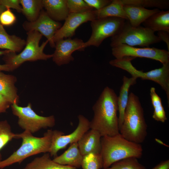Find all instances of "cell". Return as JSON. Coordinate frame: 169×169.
I'll use <instances>...</instances> for the list:
<instances>
[{
	"label": "cell",
	"mask_w": 169,
	"mask_h": 169,
	"mask_svg": "<svg viewBox=\"0 0 169 169\" xmlns=\"http://www.w3.org/2000/svg\"><path fill=\"white\" fill-rule=\"evenodd\" d=\"M84 42L80 39L68 38L59 40L55 43V50L53 61L58 66L69 64L74 61L72 54L76 51L84 50Z\"/></svg>",
	"instance_id": "4fadbf2b"
},
{
	"label": "cell",
	"mask_w": 169,
	"mask_h": 169,
	"mask_svg": "<svg viewBox=\"0 0 169 169\" xmlns=\"http://www.w3.org/2000/svg\"><path fill=\"white\" fill-rule=\"evenodd\" d=\"M121 0H113L107 6L98 10H95L96 19L116 17L127 20Z\"/></svg>",
	"instance_id": "cb8c5ba5"
},
{
	"label": "cell",
	"mask_w": 169,
	"mask_h": 169,
	"mask_svg": "<svg viewBox=\"0 0 169 169\" xmlns=\"http://www.w3.org/2000/svg\"><path fill=\"white\" fill-rule=\"evenodd\" d=\"M135 58L125 57L115 59L109 62L110 65L125 70L131 74L132 77L137 79L153 81L160 85L165 92L169 105V63L163 65L159 68L146 72L137 69L132 64L131 61Z\"/></svg>",
	"instance_id": "52a82bcc"
},
{
	"label": "cell",
	"mask_w": 169,
	"mask_h": 169,
	"mask_svg": "<svg viewBox=\"0 0 169 169\" xmlns=\"http://www.w3.org/2000/svg\"><path fill=\"white\" fill-rule=\"evenodd\" d=\"M22 25L23 29L27 32L35 31L44 36L52 48L55 46V43L53 40L54 36L62 26L60 23L53 20L43 9L36 21L32 22L25 21Z\"/></svg>",
	"instance_id": "7c38bea8"
},
{
	"label": "cell",
	"mask_w": 169,
	"mask_h": 169,
	"mask_svg": "<svg viewBox=\"0 0 169 169\" xmlns=\"http://www.w3.org/2000/svg\"><path fill=\"white\" fill-rule=\"evenodd\" d=\"M69 13H82L93 10L83 0H67Z\"/></svg>",
	"instance_id": "4dcf8cb0"
},
{
	"label": "cell",
	"mask_w": 169,
	"mask_h": 169,
	"mask_svg": "<svg viewBox=\"0 0 169 169\" xmlns=\"http://www.w3.org/2000/svg\"><path fill=\"white\" fill-rule=\"evenodd\" d=\"M52 134V130H48L42 137L35 136L27 131L16 134V139L22 140L21 145L7 158L0 161V169L15 163L21 164L26 159L32 156L49 153Z\"/></svg>",
	"instance_id": "277c9868"
},
{
	"label": "cell",
	"mask_w": 169,
	"mask_h": 169,
	"mask_svg": "<svg viewBox=\"0 0 169 169\" xmlns=\"http://www.w3.org/2000/svg\"><path fill=\"white\" fill-rule=\"evenodd\" d=\"M157 35L161 41H163L166 43L169 52V33L163 31H159L158 32Z\"/></svg>",
	"instance_id": "d590c367"
},
{
	"label": "cell",
	"mask_w": 169,
	"mask_h": 169,
	"mask_svg": "<svg viewBox=\"0 0 169 169\" xmlns=\"http://www.w3.org/2000/svg\"><path fill=\"white\" fill-rule=\"evenodd\" d=\"M150 95L154 109L152 116L153 118L157 121L165 122L167 119L166 112L162 104L161 99L156 93L154 87L151 88Z\"/></svg>",
	"instance_id": "484cf974"
},
{
	"label": "cell",
	"mask_w": 169,
	"mask_h": 169,
	"mask_svg": "<svg viewBox=\"0 0 169 169\" xmlns=\"http://www.w3.org/2000/svg\"><path fill=\"white\" fill-rule=\"evenodd\" d=\"M17 79L15 76L0 71V93L11 103L18 104L19 96L15 85Z\"/></svg>",
	"instance_id": "ac0fdd59"
},
{
	"label": "cell",
	"mask_w": 169,
	"mask_h": 169,
	"mask_svg": "<svg viewBox=\"0 0 169 169\" xmlns=\"http://www.w3.org/2000/svg\"><path fill=\"white\" fill-rule=\"evenodd\" d=\"M144 27L154 32L163 31L169 33V11H160L142 23Z\"/></svg>",
	"instance_id": "7402d4cb"
},
{
	"label": "cell",
	"mask_w": 169,
	"mask_h": 169,
	"mask_svg": "<svg viewBox=\"0 0 169 169\" xmlns=\"http://www.w3.org/2000/svg\"><path fill=\"white\" fill-rule=\"evenodd\" d=\"M96 19L95 10L79 13H69L64 24L57 31L54 37L55 43L58 40L71 38L75 34L77 28L81 25L88 21Z\"/></svg>",
	"instance_id": "5bb4252c"
},
{
	"label": "cell",
	"mask_w": 169,
	"mask_h": 169,
	"mask_svg": "<svg viewBox=\"0 0 169 169\" xmlns=\"http://www.w3.org/2000/svg\"><path fill=\"white\" fill-rule=\"evenodd\" d=\"M65 152L59 156L54 158L53 160L59 164L79 168L81 165L83 156L78 147V142L70 145Z\"/></svg>",
	"instance_id": "d6986e66"
},
{
	"label": "cell",
	"mask_w": 169,
	"mask_h": 169,
	"mask_svg": "<svg viewBox=\"0 0 169 169\" xmlns=\"http://www.w3.org/2000/svg\"><path fill=\"white\" fill-rule=\"evenodd\" d=\"M10 51L8 50H0V55H5L9 53ZM6 71L8 72L11 71V69L9 65L5 64H0V71Z\"/></svg>",
	"instance_id": "8d00e7d4"
},
{
	"label": "cell",
	"mask_w": 169,
	"mask_h": 169,
	"mask_svg": "<svg viewBox=\"0 0 169 169\" xmlns=\"http://www.w3.org/2000/svg\"><path fill=\"white\" fill-rule=\"evenodd\" d=\"M16 135L7 120L0 121V161L2 160L1 150L13 139H16Z\"/></svg>",
	"instance_id": "83f0119b"
},
{
	"label": "cell",
	"mask_w": 169,
	"mask_h": 169,
	"mask_svg": "<svg viewBox=\"0 0 169 169\" xmlns=\"http://www.w3.org/2000/svg\"><path fill=\"white\" fill-rule=\"evenodd\" d=\"M90 7L99 10L109 4L112 2L111 0H84Z\"/></svg>",
	"instance_id": "836d02e7"
},
{
	"label": "cell",
	"mask_w": 169,
	"mask_h": 169,
	"mask_svg": "<svg viewBox=\"0 0 169 169\" xmlns=\"http://www.w3.org/2000/svg\"><path fill=\"white\" fill-rule=\"evenodd\" d=\"M0 4L6 8H10L16 10L18 13H21L22 7L20 0H0Z\"/></svg>",
	"instance_id": "d6a6232c"
},
{
	"label": "cell",
	"mask_w": 169,
	"mask_h": 169,
	"mask_svg": "<svg viewBox=\"0 0 169 169\" xmlns=\"http://www.w3.org/2000/svg\"><path fill=\"white\" fill-rule=\"evenodd\" d=\"M48 15L57 22L65 20L69 14L67 0H42Z\"/></svg>",
	"instance_id": "e0dca14e"
},
{
	"label": "cell",
	"mask_w": 169,
	"mask_h": 169,
	"mask_svg": "<svg viewBox=\"0 0 169 169\" xmlns=\"http://www.w3.org/2000/svg\"><path fill=\"white\" fill-rule=\"evenodd\" d=\"M11 105V103L0 93V114L6 112Z\"/></svg>",
	"instance_id": "e575fe53"
},
{
	"label": "cell",
	"mask_w": 169,
	"mask_h": 169,
	"mask_svg": "<svg viewBox=\"0 0 169 169\" xmlns=\"http://www.w3.org/2000/svg\"><path fill=\"white\" fill-rule=\"evenodd\" d=\"M112 54L116 59L125 57L145 58L161 62L162 65L169 63V52L154 47L139 48L121 44L112 48Z\"/></svg>",
	"instance_id": "30bf717a"
},
{
	"label": "cell",
	"mask_w": 169,
	"mask_h": 169,
	"mask_svg": "<svg viewBox=\"0 0 169 169\" xmlns=\"http://www.w3.org/2000/svg\"><path fill=\"white\" fill-rule=\"evenodd\" d=\"M103 164L100 153H90L83 156L81 167L82 169H101Z\"/></svg>",
	"instance_id": "f546056e"
},
{
	"label": "cell",
	"mask_w": 169,
	"mask_h": 169,
	"mask_svg": "<svg viewBox=\"0 0 169 169\" xmlns=\"http://www.w3.org/2000/svg\"><path fill=\"white\" fill-rule=\"evenodd\" d=\"M11 106L13 114L18 118V126L24 131L33 134L41 129L52 128L55 125L54 115L43 116L38 115L33 109L31 103L25 107L15 103Z\"/></svg>",
	"instance_id": "ba28073f"
},
{
	"label": "cell",
	"mask_w": 169,
	"mask_h": 169,
	"mask_svg": "<svg viewBox=\"0 0 169 169\" xmlns=\"http://www.w3.org/2000/svg\"><path fill=\"white\" fill-rule=\"evenodd\" d=\"M117 97L114 90L107 86L92 107L94 116L90 129L96 130L102 136L119 133Z\"/></svg>",
	"instance_id": "6da1fadb"
},
{
	"label": "cell",
	"mask_w": 169,
	"mask_h": 169,
	"mask_svg": "<svg viewBox=\"0 0 169 169\" xmlns=\"http://www.w3.org/2000/svg\"><path fill=\"white\" fill-rule=\"evenodd\" d=\"M101 145L103 168H108L114 163L127 157L140 158L143 154L141 144L126 140L120 133L112 136H102Z\"/></svg>",
	"instance_id": "3957f363"
},
{
	"label": "cell",
	"mask_w": 169,
	"mask_h": 169,
	"mask_svg": "<svg viewBox=\"0 0 169 169\" xmlns=\"http://www.w3.org/2000/svg\"><path fill=\"white\" fill-rule=\"evenodd\" d=\"M26 40L15 35L9 34L0 24V49L19 52L26 45Z\"/></svg>",
	"instance_id": "44dd1931"
},
{
	"label": "cell",
	"mask_w": 169,
	"mask_h": 169,
	"mask_svg": "<svg viewBox=\"0 0 169 169\" xmlns=\"http://www.w3.org/2000/svg\"><path fill=\"white\" fill-rule=\"evenodd\" d=\"M6 9V8L0 4V15L3 11Z\"/></svg>",
	"instance_id": "f35d334b"
},
{
	"label": "cell",
	"mask_w": 169,
	"mask_h": 169,
	"mask_svg": "<svg viewBox=\"0 0 169 169\" xmlns=\"http://www.w3.org/2000/svg\"><path fill=\"white\" fill-rule=\"evenodd\" d=\"M126 21L119 31L111 37L110 45L112 48L121 44L149 47L151 44L161 41L151 30L140 26H133Z\"/></svg>",
	"instance_id": "8992f818"
},
{
	"label": "cell",
	"mask_w": 169,
	"mask_h": 169,
	"mask_svg": "<svg viewBox=\"0 0 169 169\" xmlns=\"http://www.w3.org/2000/svg\"><path fill=\"white\" fill-rule=\"evenodd\" d=\"M20 3L21 13L29 22L36 21L44 8L42 0H20Z\"/></svg>",
	"instance_id": "d4e9b609"
},
{
	"label": "cell",
	"mask_w": 169,
	"mask_h": 169,
	"mask_svg": "<svg viewBox=\"0 0 169 169\" xmlns=\"http://www.w3.org/2000/svg\"><path fill=\"white\" fill-rule=\"evenodd\" d=\"M147 127L143 109L139 99L131 92L129 95L128 103L119 133L126 140L141 144L146 137Z\"/></svg>",
	"instance_id": "7a4b0ae2"
},
{
	"label": "cell",
	"mask_w": 169,
	"mask_h": 169,
	"mask_svg": "<svg viewBox=\"0 0 169 169\" xmlns=\"http://www.w3.org/2000/svg\"><path fill=\"white\" fill-rule=\"evenodd\" d=\"M26 45L20 52L18 54L10 51L4 55L3 59L5 64L9 65L11 71L17 69L24 63L33 62L38 60H46L52 58L53 54H46L44 50L49 43L47 40L39 45L43 35L39 32L33 31L27 32Z\"/></svg>",
	"instance_id": "5b68a950"
},
{
	"label": "cell",
	"mask_w": 169,
	"mask_h": 169,
	"mask_svg": "<svg viewBox=\"0 0 169 169\" xmlns=\"http://www.w3.org/2000/svg\"><path fill=\"white\" fill-rule=\"evenodd\" d=\"M101 137L98 131L94 129L85 132L78 142L81 154L84 156L90 153L100 154Z\"/></svg>",
	"instance_id": "9a60e30c"
},
{
	"label": "cell",
	"mask_w": 169,
	"mask_h": 169,
	"mask_svg": "<svg viewBox=\"0 0 169 169\" xmlns=\"http://www.w3.org/2000/svg\"><path fill=\"white\" fill-rule=\"evenodd\" d=\"M136 79L133 77L129 78L126 76L123 77V84L120 89L119 96L117 97L119 129L123 123L125 112L128 103L130 88L136 84Z\"/></svg>",
	"instance_id": "ffe728a7"
},
{
	"label": "cell",
	"mask_w": 169,
	"mask_h": 169,
	"mask_svg": "<svg viewBox=\"0 0 169 169\" xmlns=\"http://www.w3.org/2000/svg\"><path fill=\"white\" fill-rule=\"evenodd\" d=\"M22 169H77L68 166L58 163L52 160L49 153L34 158Z\"/></svg>",
	"instance_id": "603a6c76"
},
{
	"label": "cell",
	"mask_w": 169,
	"mask_h": 169,
	"mask_svg": "<svg viewBox=\"0 0 169 169\" xmlns=\"http://www.w3.org/2000/svg\"><path fill=\"white\" fill-rule=\"evenodd\" d=\"M152 169H169V160L161 161Z\"/></svg>",
	"instance_id": "74e56055"
},
{
	"label": "cell",
	"mask_w": 169,
	"mask_h": 169,
	"mask_svg": "<svg viewBox=\"0 0 169 169\" xmlns=\"http://www.w3.org/2000/svg\"><path fill=\"white\" fill-rule=\"evenodd\" d=\"M16 18L10 9H7L0 15V24L5 26H10L16 22Z\"/></svg>",
	"instance_id": "1f68e13d"
},
{
	"label": "cell",
	"mask_w": 169,
	"mask_h": 169,
	"mask_svg": "<svg viewBox=\"0 0 169 169\" xmlns=\"http://www.w3.org/2000/svg\"><path fill=\"white\" fill-rule=\"evenodd\" d=\"M79 123L76 129L70 134L65 135L61 131H53L51 146L49 153L50 156H57L60 150L64 149L69 144L78 142L83 134L90 130V121L82 115L78 116Z\"/></svg>",
	"instance_id": "8fae6325"
},
{
	"label": "cell",
	"mask_w": 169,
	"mask_h": 169,
	"mask_svg": "<svg viewBox=\"0 0 169 169\" xmlns=\"http://www.w3.org/2000/svg\"><path fill=\"white\" fill-rule=\"evenodd\" d=\"M124 10L131 25L134 27L140 26L147 18L160 10L158 8L148 9L142 7L125 5L123 7Z\"/></svg>",
	"instance_id": "2e32d148"
},
{
	"label": "cell",
	"mask_w": 169,
	"mask_h": 169,
	"mask_svg": "<svg viewBox=\"0 0 169 169\" xmlns=\"http://www.w3.org/2000/svg\"><path fill=\"white\" fill-rule=\"evenodd\" d=\"M134 157H127L113 163L109 167L102 169H146Z\"/></svg>",
	"instance_id": "f1b7e54d"
},
{
	"label": "cell",
	"mask_w": 169,
	"mask_h": 169,
	"mask_svg": "<svg viewBox=\"0 0 169 169\" xmlns=\"http://www.w3.org/2000/svg\"><path fill=\"white\" fill-rule=\"evenodd\" d=\"M124 5L140 6L144 8H155L161 9H168L169 1L168 0H121Z\"/></svg>",
	"instance_id": "4316f807"
},
{
	"label": "cell",
	"mask_w": 169,
	"mask_h": 169,
	"mask_svg": "<svg viewBox=\"0 0 169 169\" xmlns=\"http://www.w3.org/2000/svg\"><path fill=\"white\" fill-rule=\"evenodd\" d=\"M126 20L119 18L108 17L96 19L91 22L92 33L84 42L85 48L91 46L99 47L106 38L116 34L124 25Z\"/></svg>",
	"instance_id": "9c48e42d"
}]
</instances>
